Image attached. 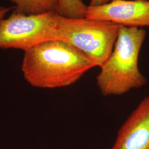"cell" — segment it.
<instances>
[{
	"instance_id": "6da1fadb",
	"label": "cell",
	"mask_w": 149,
	"mask_h": 149,
	"mask_svg": "<svg viewBox=\"0 0 149 149\" xmlns=\"http://www.w3.org/2000/svg\"><path fill=\"white\" fill-rule=\"evenodd\" d=\"M95 67L87 55L72 45L50 40L24 52L22 71L32 86L56 88L73 85Z\"/></svg>"
},
{
	"instance_id": "7a4b0ae2",
	"label": "cell",
	"mask_w": 149,
	"mask_h": 149,
	"mask_svg": "<svg viewBox=\"0 0 149 149\" xmlns=\"http://www.w3.org/2000/svg\"><path fill=\"white\" fill-rule=\"evenodd\" d=\"M145 37L144 29L120 25L112 53L96 77V84L103 96H120L146 84L138 65Z\"/></svg>"
},
{
	"instance_id": "3957f363",
	"label": "cell",
	"mask_w": 149,
	"mask_h": 149,
	"mask_svg": "<svg viewBox=\"0 0 149 149\" xmlns=\"http://www.w3.org/2000/svg\"><path fill=\"white\" fill-rule=\"evenodd\" d=\"M120 27L111 22L70 18L56 14L54 32L55 40L72 45L101 68L112 53Z\"/></svg>"
},
{
	"instance_id": "277c9868",
	"label": "cell",
	"mask_w": 149,
	"mask_h": 149,
	"mask_svg": "<svg viewBox=\"0 0 149 149\" xmlns=\"http://www.w3.org/2000/svg\"><path fill=\"white\" fill-rule=\"evenodd\" d=\"M56 14L28 15L13 12L0 24V49L25 52L40 43L55 40L54 28Z\"/></svg>"
},
{
	"instance_id": "5b68a950",
	"label": "cell",
	"mask_w": 149,
	"mask_h": 149,
	"mask_svg": "<svg viewBox=\"0 0 149 149\" xmlns=\"http://www.w3.org/2000/svg\"><path fill=\"white\" fill-rule=\"evenodd\" d=\"M85 18L125 27L149 28V1L113 0L104 5L88 6Z\"/></svg>"
},
{
	"instance_id": "8992f818",
	"label": "cell",
	"mask_w": 149,
	"mask_h": 149,
	"mask_svg": "<svg viewBox=\"0 0 149 149\" xmlns=\"http://www.w3.org/2000/svg\"><path fill=\"white\" fill-rule=\"evenodd\" d=\"M111 149H149V95L139 103L119 129Z\"/></svg>"
},
{
	"instance_id": "52a82bcc",
	"label": "cell",
	"mask_w": 149,
	"mask_h": 149,
	"mask_svg": "<svg viewBox=\"0 0 149 149\" xmlns=\"http://www.w3.org/2000/svg\"><path fill=\"white\" fill-rule=\"evenodd\" d=\"M14 3L15 11L24 15L56 13L59 0H8Z\"/></svg>"
},
{
	"instance_id": "ba28073f",
	"label": "cell",
	"mask_w": 149,
	"mask_h": 149,
	"mask_svg": "<svg viewBox=\"0 0 149 149\" xmlns=\"http://www.w3.org/2000/svg\"><path fill=\"white\" fill-rule=\"evenodd\" d=\"M87 9L82 0H59L56 13L66 18H82L85 17Z\"/></svg>"
},
{
	"instance_id": "9c48e42d",
	"label": "cell",
	"mask_w": 149,
	"mask_h": 149,
	"mask_svg": "<svg viewBox=\"0 0 149 149\" xmlns=\"http://www.w3.org/2000/svg\"><path fill=\"white\" fill-rule=\"evenodd\" d=\"M14 7H2L0 6V24L4 19V17L10 11H11Z\"/></svg>"
},
{
	"instance_id": "30bf717a",
	"label": "cell",
	"mask_w": 149,
	"mask_h": 149,
	"mask_svg": "<svg viewBox=\"0 0 149 149\" xmlns=\"http://www.w3.org/2000/svg\"><path fill=\"white\" fill-rule=\"evenodd\" d=\"M113 0H91L90 6L95 7L100 6L104 5L111 2Z\"/></svg>"
}]
</instances>
